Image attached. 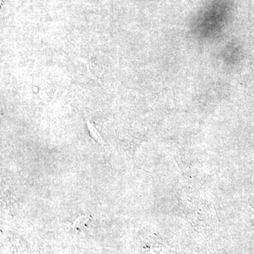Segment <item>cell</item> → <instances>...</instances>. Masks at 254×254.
<instances>
[{
	"label": "cell",
	"mask_w": 254,
	"mask_h": 254,
	"mask_svg": "<svg viewBox=\"0 0 254 254\" xmlns=\"http://www.w3.org/2000/svg\"><path fill=\"white\" fill-rule=\"evenodd\" d=\"M86 121L87 128H88L90 136H91V138H93L95 141H96L97 143H100V144L102 145H104V141H103V138L100 136V133L98 131L97 128H95L94 124L91 123V122L90 121L89 119H88L86 117Z\"/></svg>",
	"instance_id": "obj_1"
}]
</instances>
